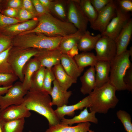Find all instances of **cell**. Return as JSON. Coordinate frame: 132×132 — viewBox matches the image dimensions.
<instances>
[{
	"label": "cell",
	"instance_id": "13",
	"mask_svg": "<svg viewBox=\"0 0 132 132\" xmlns=\"http://www.w3.org/2000/svg\"><path fill=\"white\" fill-rule=\"evenodd\" d=\"M31 115L30 111L22 103L10 106L0 111V119L4 121L28 118Z\"/></svg>",
	"mask_w": 132,
	"mask_h": 132
},
{
	"label": "cell",
	"instance_id": "9",
	"mask_svg": "<svg viewBox=\"0 0 132 132\" xmlns=\"http://www.w3.org/2000/svg\"><path fill=\"white\" fill-rule=\"evenodd\" d=\"M130 13L122 11L118 6L116 15L110 21L104 31L101 33L115 41L124 26L131 18Z\"/></svg>",
	"mask_w": 132,
	"mask_h": 132
},
{
	"label": "cell",
	"instance_id": "23",
	"mask_svg": "<svg viewBox=\"0 0 132 132\" xmlns=\"http://www.w3.org/2000/svg\"><path fill=\"white\" fill-rule=\"evenodd\" d=\"M52 70L55 80L59 85L66 90H67L73 84L77 82L66 73L61 63L54 66Z\"/></svg>",
	"mask_w": 132,
	"mask_h": 132
},
{
	"label": "cell",
	"instance_id": "34",
	"mask_svg": "<svg viewBox=\"0 0 132 132\" xmlns=\"http://www.w3.org/2000/svg\"><path fill=\"white\" fill-rule=\"evenodd\" d=\"M126 132H132V123L130 115L126 111L120 110L116 113Z\"/></svg>",
	"mask_w": 132,
	"mask_h": 132
},
{
	"label": "cell",
	"instance_id": "40",
	"mask_svg": "<svg viewBox=\"0 0 132 132\" xmlns=\"http://www.w3.org/2000/svg\"><path fill=\"white\" fill-rule=\"evenodd\" d=\"M123 81L127 87V90H132V66L127 70L123 78Z\"/></svg>",
	"mask_w": 132,
	"mask_h": 132
},
{
	"label": "cell",
	"instance_id": "35",
	"mask_svg": "<svg viewBox=\"0 0 132 132\" xmlns=\"http://www.w3.org/2000/svg\"><path fill=\"white\" fill-rule=\"evenodd\" d=\"M19 79L14 73H0V87H8L13 85Z\"/></svg>",
	"mask_w": 132,
	"mask_h": 132
},
{
	"label": "cell",
	"instance_id": "50",
	"mask_svg": "<svg viewBox=\"0 0 132 132\" xmlns=\"http://www.w3.org/2000/svg\"><path fill=\"white\" fill-rule=\"evenodd\" d=\"M1 1H2V0H0V6L1 5Z\"/></svg>",
	"mask_w": 132,
	"mask_h": 132
},
{
	"label": "cell",
	"instance_id": "41",
	"mask_svg": "<svg viewBox=\"0 0 132 132\" xmlns=\"http://www.w3.org/2000/svg\"><path fill=\"white\" fill-rule=\"evenodd\" d=\"M112 0H90L91 4L98 12L103 9Z\"/></svg>",
	"mask_w": 132,
	"mask_h": 132
},
{
	"label": "cell",
	"instance_id": "19",
	"mask_svg": "<svg viewBox=\"0 0 132 132\" xmlns=\"http://www.w3.org/2000/svg\"><path fill=\"white\" fill-rule=\"evenodd\" d=\"M81 92L84 95L90 94L96 88V78L94 66H91L80 78Z\"/></svg>",
	"mask_w": 132,
	"mask_h": 132
},
{
	"label": "cell",
	"instance_id": "53",
	"mask_svg": "<svg viewBox=\"0 0 132 132\" xmlns=\"http://www.w3.org/2000/svg\"></svg>",
	"mask_w": 132,
	"mask_h": 132
},
{
	"label": "cell",
	"instance_id": "27",
	"mask_svg": "<svg viewBox=\"0 0 132 132\" xmlns=\"http://www.w3.org/2000/svg\"><path fill=\"white\" fill-rule=\"evenodd\" d=\"M79 68L84 69L87 66H94L98 61L96 56L93 53L82 52L74 58Z\"/></svg>",
	"mask_w": 132,
	"mask_h": 132
},
{
	"label": "cell",
	"instance_id": "48",
	"mask_svg": "<svg viewBox=\"0 0 132 132\" xmlns=\"http://www.w3.org/2000/svg\"><path fill=\"white\" fill-rule=\"evenodd\" d=\"M0 132H3L2 129V127L1 121L0 119Z\"/></svg>",
	"mask_w": 132,
	"mask_h": 132
},
{
	"label": "cell",
	"instance_id": "43",
	"mask_svg": "<svg viewBox=\"0 0 132 132\" xmlns=\"http://www.w3.org/2000/svg\"><path fill=\"white\" fill-rule=\"evenodd\" d=\"M22 8L34 15L36 16H38L31 0H23L22 2Z\"/></svg>",
	"mask_w": 132,
	"mask_h": 132
},
{
	"label": "cell",
	"instance_id": "16",
	"mask_svg": "<svg viewBox=\"0 0 132 132\" xmlns=\"http://www.w3.org/2000/svg\"><path fill=\"white\" fill-rule=\"evenodd\" d=\"M53 86L50 95L52 98L51 104L57 108L67 105L69 99L72 94L71 91H67L62 88L55 80L53 81Z\"/></svg>",
	"mask_w": 132,
	"mask_h": 132
},
{
	"label": "cell",
	"instance_id": "21",
	"mask_svg": "<svg viewBox=\"0 0 132 132\" xmlns=\"http://www.w3.org/2000/svg\"><path fill=\"white\" fill-rule=\"evenodd\" d=\"M96 113L93 111L89 112L88 108H86L81 111L80 114L71 119H67L64 118L61 120L60 123L71 126L75 123H79L87 122H91L95 124L98 123V119L95 115Z\"/></svg>",
	"mask_w": 132,
	"mask_h": 132
},
{
	"label": "cell",
	"instance_id": "47",
	"mask_svg": "<svg viewBox=\"0 0 132 132\" xmlns=\"http://www.w3.org/2000/svg\"><path fill=\"white\" fill-rule=\"evenodd\" d=\"M41 4L49 11V10L53 0H39Z\"/></svg>",
	"mask_w": 132,
	"mask_h": 132
},
{
	"label": "cell",
	"instance_id": "29",
	"mask_svg": "<svg viewBox=\"0 0 132 132\" xmlns=\"http://www.w3.org/2000/svg\"><path fill=\"white\" fill-rule=\"evenodd\" d=\"M45 68L41 67L33 74L31 79L29 90L42 92Z\"/></svg>",
	"mask_w": 132,
	"mask_h": 132
},
{
	"label": "cell",
	"instance_id": "45",
	"mask_svg": "<svg viewBox=\"0 0 132 132\" xmlns=\"http://www.w3.org/2000/svg\"><path fill=\"white\" fill-rule=\"evenodd\" d=\"M22 2L20 0H11L9 1L7 4L8 8H18L22 7Z\"/></svg>",
	"mask_w": 132,
	"mask_h": 132
},
{
	"label": "cell",
	"instance_id": "26",
	"mask_svg": "<svg viewBox=\"0 0 132 132\" xmlns=\"http://www.w3.org/2000/svg\"><path fill=\"white\" fill-rule=\"evenodd\" d=\"M83 33L78 30L74 33L63 37L58 47L62 54H66L68 51L77 44Z\"/></svg>",
	"mask_w": 132,
	"mask_h": 132
},
{
	"label": "cell",
	"instance_id": "46",
	"mask_svg": "<svg viewBox=\"0 0 132 132\" xmlns=\"http://www.w3.org/2000/svg\"><path fill=\"white\" fill-rule=\"evenodd\" d=\"M79 50L77 44L75 45L68 51L67 52L66 54L69 57L74 58L75 56L79 54Z\"/></svg>",
	"mask_w": 132,
	"mask_h": 132
},
{
	"label": "cell",
	"instance_id": "10",
	"mask_svg": "<svg viewBox=\"0 0 132 132\" xmlns=\"http://www.w3.org/2000/svg\"><path fill=\"white\" fill-rule=\"evenodd\" d=\"M95 49L98 61L111 62L116 56L115 42L108 37L101 36L97 42Z\"/></svg>",
	"mask_w": 132,
	"mask_h": 132
},
{
	"label": "cell",
	"instance_id": "20",
	"mask_svg": "<svg viewBox=\"0 0 132 132\" xmlns=\"http://www.w3.org/2000/svg\"><path fill=\"white\" fill-rule=\"evenodd\" d=\"M60 63L66 73L76 81L84 69L79 68L74 58L69 57L66 54H62Z\"/></svg>",
	"mask_w": 132,
	"mask_h": 132
},
{
	"label": "cell",
	"instance_id": "36",
	"mask_svg": "<svg viewBox=\"0 0 132 132\" xmlns=\"http://www.w3.org/2000/svg\"><path fill=\"white\" fill-rule=\"evenodd\" d=\"M22 22L15 18L6 16L0 12V30L8 26Z\"/></svg>",
	"mask_w": 132,
	"mask_h": 132
},
{
	"label": "cell",
	"instance_id": "39",
	"mask_svg": "<svg viewBox=\"0 0 132 132\" xmlns=\"http://www.w3.org/2000/svg\"><path fill=\"white\" fill-rule=\"evenodd\" d=\"M18 17L19 21L23 22L33 19L36 16L22 8L19 11Z\"/></svg>",
	"mask_w": 132,
	"mask_h": 132
},
{
	"label": "cell",
	"instance_id": "49",
	"mask_svg": "<svg viewBox=\"0 0 132 132\" xmlns=\"http://www.w3.org/2000/svg\"><path fill=\"white\" fill-rule=\"evenodd\" d=\"M88 132H95L94 131H92V130H90Z\"/></svg>",
	"mask_w": 132,
	"mask_h": 132
},
{
	"label": "cell",
	"instance_id": "37",
	"mask_svg": "<svg viewBox=\"0 0 132 132\" xmlns=\"http://www.w3.org/2000/svg\"><path fill=\"white\" fill-rule=\"evenodd\" d=\"M12 46V40L7 35L0 33V54Z\"/></svg>",
	"mask_w": 132,
	"mask_h": 132
},
{
	"label": "cell",
	"instance_id": "7",
	"mask_svg": "<svg viewBox=\"0 0 132 132\" xmlns=\"http://www.w3.org/2000/svg\"><path fill=\"white\" fill-rule=\"evenodd\" d=\"M67 22L83 33L87 30L88 21L79 5L78 0H66Z\"/></svg>",
	"mask_w": 132,
	"mask_h": 132
},
{
	"label": "cell",
	"instance_id": "11",
	"mask_svg": "<svg viewBox=\"0 0 132 132\" xmlns=\"http://www.w3.org/2000/svg\"><path fill=\"white\" fill-rule=\"evenodd\" d=\"M117 7L116 0H112L98 12L97 18L90 25L91 27L94 30L102 33L111 20L116 15Z\"/></svg>",
	"mask_w": 132,
	"mask_h": 132
},
{
	"label": "cell",
	"instance_id": "17",
	"mask_svg": "<svg viewBox=\"0 0 132 132\" xmlns=\"http://www.w3.org/2000/svg\"><path fill=\"white\" fill-rule=\"evenodd\" d=\"M37 18H34L19 24H16L4 27L0 30L1 33L7 35L8 34H20L32 30L37 25Z\"/></svg>",
	"mask_w": 132,
	"mask_h": 132
},
{
	"label": "cell",
	"instance_id": "24",
	"mask_svg": "<svg viewBox=\"0 0 132 132\" xmlns=\"http://www.w3.org/2000/svg\"><path fill=\"white\" fill-rule=\"evenodd\" d=\"M91 125L89 122L79 123L74 126L60 123L49 127L45 132H88Z\"/></svg>",
	"mask_w": 132,
	"mask_h": 132
},
{
	"label": "cell",
	"instance_id": "4",
	"mask_svg": "<svg viewBox=\"0 0 132 132\" xmlns=\"http://www.w3.org/2000/svg\"><path fill=\"white\" fill-rule=\"evenodd\" d=\"M62 37H50L39 33L19 34L12 40V46L21 49H53L58 47Z\"/></svg>",
	"mask_w": 132,
	"mask_h": 132
},
{
	"label": "cell",
	"instance_id": "14",
	"mask_svg": "<svg viewBox=\"0 0 132 132\" xmlns=\"http://www.w3.org/2000/svg\"><path fill=\"white\" fill-rule=\"evenodd\" d=\"M91 103L90 95H88L77 103L72 105H65L62 107L57 108L55 110V112L61 120L64 118L65 115L73 116L76 110H82L84 108H88Z\"/></svg>",
	"mask_w": 132,
	"mask_h": 132
},
{
	"label": "cell",
	"instance_id": "52",
	"mask_svg": "<svg viewBox=\"0 0 132 132\" xmlns=\"http://www.w3.org/2000/svg\"></svg>",
	"mask_w": 132,
	"mask_h": 132
},
{
	"label": "cell",
	"instance_id": "22",
	"mask_svg": "<svg viewBox=\"0 0 132 132\" xmlns=\"http://www.w3.org/2000/svg\"><path fill=\"white\" fill-rule=\"evenodd\" d=\"M41 66L40 63L34 58L30 59L24 65L22 71L24 77L22 87L24 90H29L31 87V77L34 73Z\"/></svg>",
	"mask_w": 132,
	"mask_h": 132
},
{
	"label": "cell",
	"instance_id": "44",
	"mask_svg": "<svg viewBox=\"0 0 132 132\" xmlns=\"http://www.w3.org/2000/svg\"><path fill=\"white\" fill-rule=\"evenodd\" d=\"M19 10L17 9L7 8L3 11V15L13 18L18 17Z\"/></svg>",
	"mask_w": 132,
	"mask_h": 132
},
{
	"label": "cell",
	"instance_id": "2",
	"mask_svg": "<svg viewBox=\"0 0 132 132\" xmlns=\"http://www.w3.org/2000/svg\"><path fill=\"white\" fill-rule=\"evenodd\" d=\"M51 101L49 95L42 91L29 90L24 97L23 103L30 111L35 112L45 118L50 127L61 122L52 108Z\"/></svg>",
	"mask_w": 132,
	"mask_h": 132
},
{
	"label": "cell",
	"instance_id": "25",
	"mask_svg": "<svg viewBox=\"0 0 132 132\" xmlns=\"http://www.w3.org/2000/svg\"><path fill=\"white\" fill-rule=\"evenodd\" d=\"M101 36V34L93 36L87 30L84 33L79 40L77 46L79 50L83 52H89L95 49L97 42Z\"/></svg>",
	"mask_w": 132,
	"mask_h": 132
},
{
	"label": "cell",
	"instance_id": "33",
	"mask_svg": "<svg viewBox=\"0 0 132 132\" xmlns=\"http://www.w3.org/2000/svg\"><path fill=\"white\" fill-rule=\"evenodd\" d=\"M55 80V77L52 70L46 68L44 78L42 92L50 95L52 89V83Z\"/></svg>",
	"mask_w": 132,
	"mask_h": 132
},
{
	"label": "cell",
	"instance_id": "5",
	"mask_svg": "<svg viewBox=\"0 0 132 132\" xmlns=\"http://www.w3.org/2000/svg\"><path fill=\"white\" fill-rule=\"evenodd\" d=\"M132 48L131 47L120 55L116 56L111 63L109 83L115 88L116 90H127L123 81V78L127 70L132 66L129 59L132 56Z\"/></svg>",
	"mask_w": 132,
	"mask_h": 132
},
{
	"label": "cell",
	"instance_id": "31",
	"mask_svg": "<svg viewBox=\"0 0 132 132\" xmlns=\"http://www.w3.org/2000/svg\"><path fill=\"white\" fill-rule=\"evenodd\" d=\"M1 121L3 132H23L25 118L8 121Z\"/></svg>",
	"mask_w": 132,
	"mask_h": 132
},
{
	"label": "cell",
	"instance_id": "51",
	"mask_svg": "<svg viewBox=\"0 0 132 132\" xmlns=\"http://www.w3.org/2000/svg\"><path fill=\"white\" fill-rule=\"evenodd\" d=\"M29 132H32L31 131H30Z\"/></svg>",
	"mask_w": 132,
	"mask_h": 132
},
{
	"label": "cell",
	"instance_id": "3",
	"mask_svg": "<svg viewBox=\"0 0 132 132\" xmlns=\"http://www.w3.org/2000/svg\"><path fill=\"white\" fill-rule=\"evenodd\" d=\"M116 90L109 82L99 88H95L89 95L91 103L89 107L90 111L106 114L114 108L119 102L115 94Z\"/></svg>",
	"mask_w": 132,
	"mask_h": 132
},
{
	"label": "cell",
	"instance_id": "15",
	"mask_svg": "<svg viewBox=\"0 0 132 132\" xmlns=\"http://www.w3.org/2000/svg\"><path fill=\"white\" fill-rule=\"evenodd\" d=\"M132 35V19L131 18L124 26L115 40L116 56L127 50Z\"/></svg>",
	"mask_w": 132,
	"mask_h": 132
},
{
	"label": "cell",
	"instance_id": "28",
	"mask_svg": "<svg viewBox=\"0 0 132 132\" xmlns=\"http://www.w3.org/2000/svg\"><path fill=\"white\" fill-rule=\"evenodd\" d=\"M66 6V0H53L49 9V12L55 15L57 19L67 22Z\"/></svg>",
	"mask_w": 132,
	"mask_h": 132
},
{
	"label": "cell",
	"instance_id": "42",
	"mask_svg": "<svg viewBox=\"0 0 132 132\" xmlns=\"http://www.w3.org/2000/svg\"><path fill=\"white\" fill-rule=\"evenodd\" d=\"M31 1L38 16L49 12L48 10L41 4L39 0H32Z\"/></svg>",
	"mask_w": 132,
	"mask_h": 132
},
{
	"label": "cell",
	"instance_id": "1",
	"mask_svg": "<svg viewBox=\"0 0 132 132\" xmlns=\"http://www.w3.org/2000/svg\"><path fill=\"white\" fill-rule=\"evenodd\" d=\"M37 26L34 29L19 34L41 33L50 37H64L77 32V29L72 24L62 21L49 12L38 16Z\"/></svg>",
	"mask_w": 132,
	"mask_h": 132
},
{
	"label": "cell",
	"instance_id": "38",
	"mask_svg": "<svg viewBox=\"0 0 132 132\" xmlns=\"http://www.w3.org/2000/svg\"><path fill=\"white\" fill-rule=\"evenodd\" d=\"M116 1L117 6L123 11L126 13L132 12V0H118Z\"/></svg>",
	"mask_w": 132,
	"mask_h": 132
},
{
	"label": "cell",
	"instance_id": "32",
	"mask_svg": "<svg viewBox=\"0 0 132 132\" xmlns=\"http://www.w3.org/2000/svg\"><path fill=\"white\" fill-rule=\"evenodd\" d=\"M12 46L0 54V73H14L7 58L10 50Z\"/></svg>",
	"mask_w": 132,
	"mask_h": 132
},
{
	"label": "cell",
	"instance_id": "18",
	"mask_svg": "<svg viewBox=\"0 0 132 132\" xmlns=\"http://www.w3.org/2000/svg\"><path fill=\"white\" fill-rule=\"evenodd\" d=\"M110 62L98 61L94 66L96 78V88L101 87L109 82Z\"/></svg>",
	"mask_w": 132,
	"mask_h": 132
},
{
	"label": "cell",
	"instance_id": "30",
	"mask_svg": "<svg viewBox=\"0 0 132 132\" xmlns=\"http://www.w3.org/2000/svg\"><path fill=\"white\" fill-rule=\"evenodd\" d=\"M80 7L91 25L96 19L98 12L91 4L90 0H78Z\"/></svg>",
	"mask_w": 132,
	"mask_h": 132
},
{
	"label": "cell",
	"instance_id": "12",
	"mask_svg": "<svg viewBox=\"0 0 132 132\" xmlns=\"http://www.w3.org/2000/svg\"><path fill=\"white\" fill-rule=\"evenodd\" d=\"M62 54L58 47L51 49H39L33 58L40 63L41 66L51 70L54 66L60 63Z\"/></svg>",
	"mask_w": 132,
	"mask_h": 132
},
{
	"label": "cell",
	"instance_id": "8",
	"mask_svg": "<svg viewBox=\"0 0 132 132\" xmlns=\"http://www.w3.org/2000/svg\"><path fill=\"white\" fill-rule=\"evenodd\" d=\"M27 91L23 88L22 82H16L4 96H0V111L10 106L22 104Z\"/></svg>",
	"mask_w": 132,
	"mask_h": 132
},
{
	"label": "cell",
	"instance_id": "6",
	"mask_svg": "<svg viewBox=\"0 0 132 132\" xmlns=\"http://www.w3.org/2000/svg\"><path fill=\"white\" fill-rule=\"evenodd\" d=\"M38 51V49L36 48L21 49L13 46L10 50L8 61L14 73L22 83L24 78L22 73L23 67L30 59L37 53Z\"/></svg>",
	"mask_w": 132,
	"mask_h": 132
}]
</instances>
